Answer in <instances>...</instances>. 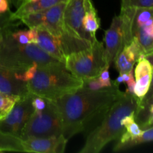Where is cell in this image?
<instances>
[{
	"mask_svg": "<svg viewBox=\"0 0 153 153\" xmlns=\"http://www.w3.org/2000/svg\"><path fill=\"white\" fill-rule=\"evenodd\" d=\"M34 111L32 105V94L22 97L15 103L10 113L0 121V130L6 134L20 138L24 127Z\"/></svg>",
	"mask_w": 153,
	"mask_h": 153,
	"instance_id": "52a82bcc",
	"label": "cell"
},
{
	"mask_svg": "<svg viewBox=\"0 0 153 153\" xmlns=\"http://www.w3.org/2000/svg\"><path fill=\"white\" fill-rule=\"evenodd\" d=\"M9 10V0H0V13H4Z\"/></svg>",
	"mask_w": 153,
	"mask_h": 153,
	"instance_id": "1f68e13d",
	"label": "cell"
},
{
	"mask_svg": "<svg viewBox=\"0 0 153 153\" xmlns=\"http://www.w3.org/2000/svg\"><path fill=\"white\" fill-rule=\"evenodd\" d=\"M146 58L149 60V61L151 63V64H152V81H151V84H150V87H149V91H148V93L146 94V95L145 96L144 98L143 99L141 103L147 101V100L150 98V97L152 95V94H153V53L151 54V55H146Z\"/></svg>",
	"mask_w": 153,
	"mask_h": 153,
	"instance_id": "4dcf8cb0",
	"label": "cell"
},
{
	"mask_svg": "<svg viewBox=\"0 0 153 153\" xmlns=\"http://www.w3.org/2000/svg\"><path fill=\"white\" fill-rule=\"evenodd\" d=\"M20 98L18 96L10 95L0 91V121L7 116L15 103Z\"/></svg>",
	"mask_w": 153,
	"mask_h": 153,
	"instance_id": "7402d4cb",
	"label": "cell"
},
{
	"mask_svg": "<svg viewBox=\"0 0 153 153\" xmlns=\"http://www.w3.org/2000/svg\"><path fill=\"white\" fill-rule=\"evenodd\" d=\"M141 102L135 95L123 92L100 120L89 132L79 153H98L113 140H117L125 131L122 120L128 115L136 116L141 109Z\"/></svg>",
	"mask_w": 153,
	"mask_h": 153,
	"instance_id": "7a4b0ae2",
	"label": "cell"
},
{
	"mask_svg": "<svg viewBox=\"0 0 153 153\" xmlns=\"http://www.w3.org/2000/svg\"><path fill=\"white\" fill-rule=\"evenodd\" d=\"M47 99L32 94V105L34 111H42L47 105Z\"/></svg>",
	"mask_w": 153,
	"mask_h": 153,
	"instance_id": "f1b7e54d",
	"label": "cell"
},
{
	"mask_svg": "<svg viewBox=\"0 0 153 153\" xmlns=\"http://www.w3.org/2000/svg\"><path fill=\"white\" fill-rule=\"evenodd\" d=\"M63 134L61 112L55 100H48L42 111H34L21 134L22 140L29 137H48Z\"/></svg>",
	"mask_w": 153,
	"mask_h": 153,
	"instance_id": "8992f818",
	"label": "cell"
},
{
	"mask_svg": "<svg viewBox=\"0 0 153 153\" xmlns=\"http://www.w3.org/2000/svg\"><path fill=\"white\" fill-rule=\"evenodd\" d=\"M65 67L80 79L98 77L108 65L102 42H94L90 47L66 56Z\"/></svg>",
	"mask_w": 153,
	"mask_h": 153,
	"instance_id": "5b68a950",
	"label": "cell"
},
{
	"mask_svg": "<svg viewBox=\"0 0 153 153\" xmlns=\"http://www.w3.org/2000/svg\"><path fill=\"white\" fill-rule=\"evenodd\" d=\"M109 67H110V66H107L98 76L103 88H109V87L112 86L111 81L110 79V74H109Z\"/></svg>",
	"mask_w": 153,
	"mask_h": 153,
	"instance_id": "83f0119b",
	"label": "cell"
},
{
	"mask_svg": "<svg viewBox=\"0 0 153 153\" xmlns=\"http://www.w3.org/2000/svg\"><path fill=\"white\" fill-rule=\"evenodd\" d=\"M122 91L112 86L99 91L81 87L55 100L62 118L63 135L67 140L85 131L92 123L101 120Z\"/></svg>",
	"mask_w": 153,
	"mask_h": 153,
	"instance_id": "6da1fadb",
	"label": "cell"
},
{
	"mask_svg": "<svg viewBox=\"0 0 153 153\" xmlns=\"http://www.w3.org/2000/svg\"><path fill=\"white\" fill-rule=\"evenodd\" d=\"M104 41L105 58L108 65L111 66L118 54L124 47V35L120 16H115L108 30L105 31Z\"/></svg>",
	"mask_w": 153,
	"mask_h": 153,
	"instance_id": "9c48e42d",
	"label": "cell"
},
{
	"mask_svg": "<svg viewBox=\"0 0 153 153\" xmlns=\"http://www.w3.org/2000/svg\"><path fill=\"white\" fill-rule=\"evenodd\" d=\"M123 82H124L123 78L122 75L120 74V76H118L116 80H115L114 82H112V83H113L114 85H116L117 87H119L120 85V84H122V83H123Z\"/></svg>",
	"mask_w": 153,
	"mask_h": 153,
	"instance_id": "836d02e7",
	"label": "cell"
},
{
	"mask_svg": "<svg viewBox=\"0 0 153 153\" xmlns=\"http://www.w3.org/2000/svg\"><path fill=\"white\" fill-rule=\"evenodd\" d=\"M67 2H61L45 10L43 29L60 37L64 31V13Z\"/></svg>",
	"mask_w": 153,
	"mask_h": 153,
	"instance_id": "9a60e30c",
	"label": "cell"
},
{
	"mask_svg": "<svg viewBox=\"0 0 153 153\" xmlns=\"http://www.w3.org/2000/svg\"><path fill=\"white\" fill-rule=\"evenodd\" d=\"M19 20L29 28H43L45 22V10L34 12L22 16Z\"/></svg>",
	"mask_w": 153,
	"mask_h": 153,
	"instance_id": "603a6c76",
	"label": "cell"
},
{
	"mask_svg": "<svg viewBox=\"0 0 153 153\" xmlns=\"http://www.w3.org/2000/svg\"><path fill=\"white\" fill-rule=\"evenodd\" d=\"M25 1H26V0H9V1H10L16 9H17L18 7H20L22 4H23L25 2Z\"/></svg>",
	"mask_w": 153,
	"mask_h": 153,
	"instance_id": "d6a6232c",
	"label": "cell"
},
{
	"mask_svg": "<svg viewBox=\"0 0 153 153\" xmlns=\"http://www.w3.org/2000/svg\"><path fill=\"white\" fill-rule=\"evenodd\" d=\"M68 0H37L33 2H27L22 4L16 10L10 15V20L15 21L22 16L34 12L47 10L49 7L61 2H67Z\"/></svg>",
	"mask_w": 153,
	"mask_h": 153,
	"instance_id": "2e32d148",
	"label": "cell"
},
{
	"mask_svg": "<svg viewBox=\"0 0 153 153\" xmlns=\"http://www.w3.org/2000/svg\"><path fill=\"white\" fill-rule=\"evenodd\" d=\"M61 63L37 44H19L12 40L5 31L0 35V64L10 70L22 73L33 64L46 67Z\"/></svg>",
	"mask_w": 153,
	"mask_h": 153,
	"instance_id": "277c9868",
	"label": "cell"
},
{
	"mask_svg": "<svg viewBox=\"0 0 153 153\" xmlns=\"http://www.w3.org/2000/svg\"><path fill=\"white\" fill-rule=\"evenodd\" d=\"M85 1L86 0H68L67 1L64 13V31L63 34L94 43L97 40V37L91 36L83 27Z\"/></svg>",
	"mask_w": 153,
	"mask_h": 153,
	"instance_id": "ba28073f",
	"label": "cell"
},
{
	"mask_svg": "<svg viewBox=\"0 0 153 153\" xmlns=\"http://www.w3.org/2000/svg\"><path fill=\"white\" fill-rule=\"evenodd\" d=\"M137 62L134 73L135 79L134 95L142 102L150 87L152 76V66L143 54L140 55Z\"/></svg>",
	"mask_w": 153,
	"mask_h": 153,
	"instance_id": "8fae6325",
	"label": "cell"
},
{
	"mask_svg": "<svg viewBox=\"0 0 153 153\" xmlns=\"http://www.w3.org/2000/svg\"><path fill=\"white\" fill-rule=\"evenodd\" d=\"M82 81H83L82 87L87 89L91 90V91H99V90L103 89V87L99 79V77L88 78V79H82Z\"/></svg>",
	"mask_w": 153,
	"mask_h": 153,
	"instance_id": "4316f807",
	"label": "cell"
},
{
	"mask_svg": "<svg viewBox=\"0 0 153 153\" xmlns=\"http://www.w3.org/2000/svg\"><path fill=\"white\" fill-rule=\"evenodd\" d=\"M152 101L153 94L147 101L141 103V109H140V111L137 114L135 118V120H138V121H140V126L144 123V122L146 120L148 116H149V106Z\"/></svg>",
	"mask_w": 153,
	"mask_h": 153,
	"instance_id": "d4e9b609",
	"label": "cell"
},
{
	"mask_svg": "<svg viewBox=\"0 0 153 153\" xmlns=\"http://www.w3.org/2000/svg\"><path fill=\"white\" fill-rule=\"evenodd\" d=\"M5 32L12 40L19 44H37V31L35 28L16 30L13 31H5Z\"/></svg>",
	"mask_w": 153,
	"mask_h": 153,
	"instance_id": "d6986e66",
	"label": "cell"
},
{
	"mask_svg": "<svg viewBox=\"0 0 153 153\" xmlns=\"http://www.w3.org/2000/svg\"><path fill=\"white\" fill-rule=\"evenodd\" d=\"M142 54L138 43L134 39L127 46H125L115 58L114 64L119 73H128L133 70L134 64Z\"/></svg>",
	"mask_w": 153,
	"mask_h": 153,
	"instance_id": "5bb4252c",
	"label": "cell"
},
{
	"mask_svg": "<svg viewBox=\"0 0 153 153\" xmlns=\"http://www.w3.org/2000/svg\"><path fill=\"white\" fill-rule=\"evenodd\" d=\"M38 67L39 65H37V64H33L31 67H30L29 68H28L26 70L22 72V73H18L17 72L16 73V78L19 80L22 81V82H29L31 79H33Z\"/></svg>",
	"mask_w": 153,
	"mask_h": 153,
	"instance_id": "484cf974",
	"label": "cell"
},
{
	"mask_svg": "<svg viewBox=\"0 0 153 153\" xmlns=\"http://www.w3.org/2000/svg\"><path fill=\"white\" fill-rule=\"evenodd\" d=\"M127 88L125 92L131 95H134V87H135V79H134V73H133V70H131L130 73L129 79H128L126 82Z\"/></svg>",
	"mask_w": 153,
	"mask_h": 153,
	"instance_id": "f546056e",
	"label": "cell"
},
{
	"mask_svg": "<svg viewBox=\"0 0 153 153\" xmlns=\"http://www.w3.org/2000/svg\"><path fill=\"white\" fill-rule=\"evenodd\" d=\"M16 73L0 64V91L10 95L25 97L29 94L27 82L19 80Z\"/></svg>",
	"mask_w": 153,
	"mask_h": 153,
	"instance_id": "7c38bea8",
	"label": "cell"
},
{
	"mask_svg": "<svg viewBox=\"0 0 153 153\" xmlns=\"http://www.w3.org/2000/svg\"><path fill=\"white\" fill-rule=\"evenodd\" d=\"M37 1V0H26L25 3H27V2H33V1ZM25 3H24V4H25Z\"/></svg>",
	"mask_w": 153,
	"mask_h": 153,
	"instance_id": "e575fe53",
	"label": "cell"
},
{
	"mask_svg": "<svg viewBox=\"0 0 153 153\" xmlns=\"http://www.w3.org/2000/svg\"><path fill=\"white\" fill-rule=\"evenodd\" d=\"M153 141V126L143 129L138 137L133 139H128L124 142H117L114 146V152H121L127 150L137 145Z\"/></svg>",
	"mask_w": 153,
	"mask_h": 153,
	"instance_id": "ac0fdd59",
	"label": "cell"
},
{
	"mask_svg": "<svg viewBox=\"0 0 153 153\" xmlns=\"http://www.w3.org/2000/svg\"><path fill=\"white\" fill-rule=\"evenodd\" d=\"M0 149L4 152H23L22 139L0 130Z\"/></svg>",
	"mask_w": 153,
	"mask_h": 153,
	"instance_id": "ffe728a7",
	"label": "cell"
},
{
	"mask_svg": "<svg viewBox=\"0 0 153 153\" xmlns=\"http://www.w3.org/2000/svg\"><path fill=\"white\" fill-rule=\"evenodd\" d=\"M152 19H153V7H135L133 18L132 33L134 30L142 27Z\"/></svg>",
	"mask_w": 153,
	"mask_h": 153,
	"instance_id": "44dd1931",
	"label": "cell"
},
{
	"mask_svg": "<svg viewBox=\"0 0 153 153\" xmlns=\"http://www.w3.org/2000/svg\"><path fill=\"white\" fill-rule=\"evenodd\" d=\"M37 31V46L51 57L64 64L66 55L59 37L43 28H39Z\"/></svg>",
	"mask_w": 153,
	"mask_h": 153,
	"instance_id": "4fadbf2b",
	"label": "cell"
},
{
	"mask_svg": "<svg viewBox=\"0 0 153 153\" xmlns=\"http://www.w3.org/2000/svg\"><path fill=\"white\" fill-rule=\"evenodd\" d=\"M82 85V79L68 71L64 63L39 67L33 79L27 82L30 94L51 100L73 92Z\"/></svg>",
	"mask_w": 153,
	"mask_h": 153,
	"instance_id": "3957f363",
	"label": "cell"
},
{
	"mask_svg": "<svg viewBox=\"0 0 153 153\" xmlns=\"http://www.w3.org/2000/svg\"><path fill=\"white\" fill-rule=\"evenodd\" d=\"M153 7V0H122L121 7Z\"/></svg>",
	"mask_w": 153,
	"mask_h": 153,
	"instance_id": "cb8c5ba5",
	"label": "cell"
},
{
	"mask_svg": "<svg viewBox=\"0 0 153 153\" xmlns=\"http://www.w3.org/2000/svg\"><path fill=\"white\" fill-rule=\"evenodd\" d=\"M68 140L63 134L48 137H29L22 140L24 152L63 153Z\"/></svg>",
	"mask_w": 153,
	"mask_h": 153,
	"instance_id": "30bf717a",
	"label": "cell"
},
{
	"mask_svg": "<svg viewBox=\"0 0 153 153\" xmlns=\"http://www.w3.org/2000/svg\"><path fill=\"white\" fill-rule=\"evenodd\" d=\"M83 27L87 32L96 37L97 31L100 28V19L94 7L92 0L85 1V13L83 17Z\"/></svg>",
	"mask_w": 153,
	"mask_h": 153,
	"instance_id": "e0dca14e",
	"label": "cell"
}]
</instances>
